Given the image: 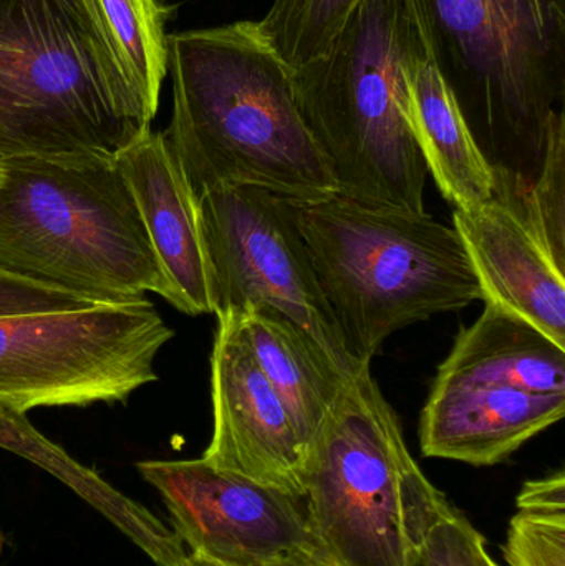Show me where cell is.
<instances>
[{
  "mask_svg": "<svg viewBox=\"0 0 565 566\" xmlns=\"http://www.w3.org/2000/svg\"><path fill=\"white\" fill-rule=\"evenodd\" d=\"M428 50L488 163L526 189L564 109L565 0H415Z\"/></svg>",
  "mask_w": 565,
  "mask_h": 566,
  "instance_id": "8992f818",
  "label": "cell"
},
{
  "mask_svg": "<svg viewBox=\"0 0 565 566\" xmlns=\"http://www.w3.org/2000/svg\"><path fill=\"white\" fill-rule=\"evenodd\" d=\"M526 221L551 258L565 271V115L547 123L543 158L531 185L521 195Z\"/></svg>",
  "mask_w": 565,
  "mask_h": 566,
  "instance_id": "7402d4cb",
  "label": "cell"
},
{
  "mask_svg": "<svg viewBox=\"0 0 565 566\" xmlns=\"http://www.w3.org/2000/svg\"><path fill=\"white\" fill-rule=\"evenodd\" d=\"M491 560L486 538L454 509L431 532L414 566H488Z\"/></svg>",
  "mask_w": 565,
  "mask_h": 566,
  "instance_id": "603a6c76",
  "label": "cell"
},
{
  "mask_svg": "<svg viewBox=\"0 0 565 566\" xmlns=\"http://www.w3.org/2000/svg\"><path fill=\"white\" fill-rule=\"evenodd\" d=\"M172 336L149 300L0 316V405L27 415L128 401L158 379Z\"/></svg>",
  "mask_w": 565,
  "mask_h": 566,
  "instance_id": "ba28073f",
  "label": "cell"
},
{
  "mask_svg": "<svg viewBox=\"0 0 565 566\" xmlns=\"http://www.w3.org/2000/svg\"><path fill=\"white\" fill-rule=\"evenodd\" d=\"M96 306V303L43 283L19 277L0 269V316L63 312Z\"/></svg>",
  "mask_w": 565,
  "mask_h": 566,
  "instance_id": "cb8c5ba5",
  "label": "cell"
},
{
  "mask_svg": "<svg viewBox=\"0 0 565 566\" xmlns=\"http://www.w3.org/2000/svg\"><path fill=\"white\" fill-rule=\"evenodd\" d=\"M116 166L168 282V302L186 315L212 313L199 198L165 133L149 129L116 156Z\"/></svg>",
  "mask_w": 565,
  "mask_h": 566,
  "instance_id": "4fadbf2b",
  "label": "cell"
},
{
  "mask_svg": "<svg viewBox=\"0 0 565 566\" xmlns=\"http://www.w3.org/2000/svg\"><path fill=\"white\" fill-rule=\"evenodd\" d=\"M411 126L443 198L454 209L490 201L496 172L481 151L450 86L438 72L430 50L410 70Z\"/></svg>",
  "mask_w": 565,
  "mask_h": 566,
  "instance_id": "2e32d148",
  "label": "cell"
},
{
  "mask_svg": "<svg viewBox=\"0 0 565 566\" xmlns=\"http://www.w3.org/2000/svg\"><path fill=\"white\" fill-rule=\"evenodd\" d=\"M188 554L221 566H327L302 499L205 459L143 461Z\"/></svg>",
  "mask_w": 565,
  "mask_h": 566,
  "instance_id": "30bf717a",
  "label": "cell"
},
{
  "mask_svg": "<svg viewBox=\"0 0 565 566\" xmlns=\"http://www.w3.org/2000/svg\"><path fill=\"white\" fill-rule=\"evenodd\" d=\"M212 313L274 310L305 333L350 379L358 365L322 293L311 254L285 199L251 186L199 196Z\"/></svg>",
  "mask_w": 565,
  "mask_h": 566,
  "instance_id": "9c48e42d",
  "label": "cell"
},
{
  "mask_svg": "<svg viewBox=\"0 0 565 566\" xmlns=\"http://www.w3.org/2000/svg\"><path fill=\"white\" fill-rule=\"evenodd\" d=\"M433 385H478L565 395V348L514 313L484 303L464 326Z\"/></svg>",
  "mask_w": 565,
  "mask_h": 566,
  "instance_id": "9a60e30c",
  "label": "cell"
},
{
  "mask_svg": "<svg viewBox=\"0 0 565 566\" xmlns=\"http://www.w3.org/2000/svg\"><path fill=\"white\" fill-rule=\"evenodd\" d=\"M222 315L231 316L252 358L312 446L325 415L348 379L281 313L248 306Z\"/></svg>",
  "mask_w": 565,
  "mask_h": 566,
  "instance_id": "e0dca14e",
  "label": "cell"
},
{
  "mask_svg": "<svg viewBox=\"0 0 565 566\" xmlns=\"http://www.w3.org/2000/svg\"><path fill=\"white\" fill-rule=\"evenodd\" d=\"M520 189L496 176L493 198L454 209L453 229L493 303L536 326L565 348V275L540 241L521 206Z\"/></svg>",
  "mask_w": 565,
  "mask_h": 566,
  "instance_id": "7c38bea8",
  "label": "cell"
},
{
  "mask_svg": "<svg viewBox=\"0 0 565 566\" xmlns=\"http://www.w3.org/2000/svg\"><path fill=\"white\" fill-rule=\"evenodd\" d=\"M96 43L149 119L168 75V9L159 0H75Z\"/></svg>",
  "mask_w": 565,
  "mask_h": 566,
  "instance_id": "d6986e66",
  "label": "cell"
},
{
  "mask_svg": "<svg viewBox=\"0 0 565 566\" xmlns=\"http://www.w3.org/2000/svg\"><path fill=\"white\" fill-rule=\"evenodd\" d=\"M308 528L327 566H414L454 511L411 455L364 366L325 415L304 468Z\"/></svg>",
  "mask_w": 565,
  "mask_h": 566,
  "instance_id": "5b68a950",
  "label": "cell"
},
{
  "mask_svg": "<svg viewBox=\"0 0 565 566\" xmlns=\"http://www.w3.org/2000/svg\"><path fill=\"white\" fill-rule=\"evenodd\" d=\"M427 49L415 0H364L327 53L294 70L299 108L344 198L425 212L410 70Z\"/></svg>",
  "mask_w": 565,
  "mask_h": 566,
  "instance_id": "7a4b0ae2",
  "label": "cell"
},
{
  "mask_svg": "<svg viewBox=\"0 0 565 566\" xmlns=\"http://www.w3.org/2000/svg\"><path fill=\"white\" fill-rule=\"evenodd\" d=\"M3 547H6V535L0 531V557H2Z\"/></svg>",
  "mask_w": 565,
  "mask_h": 566,
  "instance_id": "484cf974",
  "label": "cell"
},
{
  "mask_svg": "<svg viewBox=\"0 0 565 566\" xmlns=\"http://www.w3.org/2000/svg\"><path fill=\"white\" fill-rule=\"evenodd\" d=\"M503 555L508 566H565L564 469L523 485Z\"/></svg>",
  "mask_w": 565,
  "mask_h": 566,
  "instance_id": "ffe728a7",
  "label": "cell"
},
{
  "mask_svg": "<svg viewBox=\"0 0 565 566\" xmlns=\"http://www.w3.org/2000/svg\"><path fill=\"white\" fill-rule=\"evenodd\" d=\"M181 566H221L212 564V562L205 560V558L196 557V555L189 554L188 557H186L185 564Z\"/></svg>",
  "mask_w": 565,
  "mask_h": 566,
  "instance_id": "d4e9b609",
  "label": "cell"
},
{
  "mask_svg": "<svg viewBox=\"0 0 565 566\" xmlns=\"http://www.w3.org/2000/svg\"><path fill=\"white\" fill-rule=\"evenodd\" d=\"M364 0H272L262 33L292 70L321 59Z\"/></svg>",
  "mask_w": 565,
  "mask_h": 566,
  "instance_id": "44dd1931",
  "label": "cell"
},
{
  "mask_svg": "<svg viewBox=\"0 0 565 566\" xmlns=\"http://www.w3.org/2000/svg\"><path fill=\"white\" fill-rule=\"evenodd\" d=\"M151 123L75 0H0V161L116 158Z\"/></svg>",
  "mask_w": 565,
  "mask_h": 566,
  "instance_id": "52a82bcc",
  "label": "cell"
},
{
  "mask_svg": "<svg viewBox=\"0 0 565 566\" xmlns=\"http://www.w3.org/2000/svg\"><path fill=\"white\" fill-rule=\"evenodd\" d=\"M564 415L565 395L433 385L421 409V454L490 468L508 461Z\"/></svg>",
  "mask_w": 565,
  "mask_h": 566,
  "instance_id": "5bb4252c",
  "label": "cell"
},
{
  "mask_svg": "<svg viewBox=\"0 0 565 566\" xmlns=\"http://www.w3.org/2000/svg\"><path fill=\"white\" fill-rule=\"evenodd\" d=\"M0 269L96 305L169 298L138 206L108 156L2 161Z\"/></svg>",
  "mask_w": 565,
  "mask_h": 566,
  "instance_id": "3957f363",
  "label": "cell"
},
{
  "mask_svg": "<svg viewBox=\"0 0 565 566\" xmlns=\"http://www.w3.org/2000/svg\"><path fill=\"white\" fill-rule=\"evenodd\" d=\"M172 113L165 136L196 195L228 186L289 202L338 195L295 96L294 70L239 20L168 35Z\"/></svg>",
  "mask_w": 565,
  "mask_h": 566,
  "instance_id": "6da1fadb",
  "label": "cell"
},
{
  "mask_svg": "<svg viewBox=\"0 0 565 566\" xmlns=\"http://www.w3.org/2000/svg\"><path fill=\"white\" fill-rule=\"evenodd\" d=\"M212 436L202 459L222 471L304 499L308 442L229 315L211 353Z\"/></svg>",
  "mask_w": 565,
  "mask_h": 566,
  "instance_id": "8fae6325",
  "label": "cell"
},
{
  "mask_svg": "<svg viewBox=\"0 0 565 566\" xmlns=\"http://www.w3.org/2000/svg\"><path fill=\"white\" fill-rule=\"evenodd\" d=\"M0 449L39 465L72 489L156 566H181L188 557L185 545L165 522L46 439L25 415L3 405H0Z\"/></svg>",
  "mask_w": 565,
  "mask_h": 566,
  "instance_id": "ac0fdd59",
  "label": "cell"
},
{
  "mask_svg": "<svg viewBox=\"0 0 565 566\" xmlns=\"http://www.w3.org/2000/svg\"><path fill=\"white\" fill-rule=\"evenodd\" d=\"M289 206L358 365L370 366L398 329L483 300L457 231L427 212L341 195Z\"/></svg>",
  "mask_w": 565,
  "mask_h": 566,
  "instance_id": "277c9868",
  "label": "cell"
},
{
  "mask_svg": "<svg viewBox=\"0 0 565 566\" xmlns=\"http://www.w3.org/2000/svg\"><path fill=\"white\" fill-rule=\"evenodd\" d=\"M488 566H500V565H498V564H496V562L491 560V564H490V565H488Z\"/></svg>",
  "mask_w": 565,
  "mask_h": 566,
  "instance_id": "4316f807",
  "label": "cell"
}]
</instances>
